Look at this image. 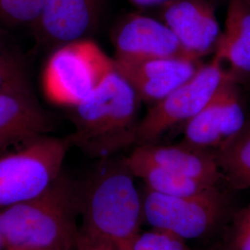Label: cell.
Here are the masks:
<instances>
[{
    "mask_svg": "<svg viewBox=\"0 0 250 250\" xmlns=\"http://www.w3.org/2000/svg\"><path fill=\"white\" fill-rule=\"evenodd\" d=\"M80 232L117 250H134L143 220L142 198L125 159L101 160L78 191Z\"/></svg>",
    "mask_w": 250,
    "mask_h": 250,
    "instance_id": "1",
    "label": "cell"
},
{
    "mask_svg": "<svg viewBox=\"0 0 250 250\" xmlns=\"http://www.w3.org/2000/svg\"><path fill=\"white\" fill-rule=\"evenodd\" d=\"M140 102L114 68L88 98L72 106L71 145L93 159L114 157L136 141Z\"/></svg>",
    "mask_w": 250,
    "mask_h": 250,
    "instance_id": "2",
    "label": "cell"
},
{
    "mask_svg": "<svg viewBox=\"0 0 250 250\" xmlns=\"http://www.w3.org/2000/svg\"><path fill=\"white\" fill-rule=\"evenodd\" d=\"M78 189L62 174L41 194L0 210L5 248L74 250L79 234Z\"/></svg>",
    "mask_w": 250,
    "mask_h": 250,
    "instance_id": "3",
    "label": "cell"
},
{
    "mask_svg": "<svg viewBox=\"0 0 250 250\" xmlns=\"http://www.w3.org/2000/svg\"><path fill=\"white\" fill-rule=\"evenodd\" d=\"M71 142L43 135L0 156V210L41 194L62 172Z\"/></svg>",
    "mask_w": 250,
    "mask_h": 250,
    "instance_id": "4",
    "label": "cell"
},
{
    "mask_svg": "<svg viewBox=\"0 0 250 250\" xmlns=\"http://www.w3.org/2000/svg\"><path fill=\"white\" fill-rule=\"evenodd\" d=\"M113 70V59L90 38L61 45L45 65V94L55 103L72 107L88 98Z\"/></svg>",
    "mask_w": 250,
    "mask_h": 250,
    "instance_id": "5",
    "label": "cell"
},
{
    "mask_svg": "<svg viewBox=\"0 0 250 250\" xmlns=\"http://www.w3.org/2000/svg\"><path fill=\"white\" fill-rule=\"evenodd\" d=\"M143 219L153 229L169 232L184 240L210 232L226 209V197L218 186L192 197H170L146 188L142 198Z\"/></svg>",
    "mask_w": 250,
    "mask_h": 250,
    "instance_id": "6",
    "label": "cell"
},
{
    "mask_svg": "<svg viewBox=\"0 0 250 250\" xmlns=\"http://www.w3.org/2000/svg\"><path fill=\"white\" fill-rule=\"evenodd\" d=\"M226 72L217 57L201 66L190 79L153 104L139 121L135 143L153 144L173 126L196 116L211 99Z\"/></svg>",
    "mask_w": 250,
    "mask_h": 250,
    "instance_id": "7",
    "label": "cell"
},
{
    "mask_svg": "<svg viewBox=\"0 0 250 250\" xmlns=\"http://www.w3.org/2000/svg\"><path fill=\"white\" fill-rule=\"evenodd\" d=\"M246 124L234 74L227 72L205 107L187 123L182 144L205 151L216 150L238 134Z\"/></svg>",
    "mask_w": 250,
    "mask_h": 250,
    "instance_id": "8",
    "label": "cell"
},
{
    "mask_svg": "<svg viewBox=\"0 0 250 250\" xmlns=\"http://www.w3.org/2000/svg\"><path fill=\"white\" fill-rule=\"evenodd\" d=\"M107 0H44L31 30L46 48L90 38L99 28Z\"/></svg>",
    "mask_w": 250,
    "mask_h": 250,
    "instance_id": "9",
    "label": "cell"
},
{
    "mask_svg": "<svg viewBox=\"0 0 250 250\" xmlns=\"http://www.w3.org/2000/svg\"><path fill=\"white\" fill-rule=\"evenodd\" d=\"M116 60L178 58L199 62L181 45L160 19L133 12L124 15L110 33Z\"/></svg>",
    "mask_w": 250,
    "mask_h": 250,
    "instance_id": "10",
    "label": "cell"
},
{
    "mask_svg": "<svg viewBox=\"0 0 250 250\" xmlns=\"http://www.w3.org/2000/svg\"><path fill=\"white\" fill-rule=\"evenodd\" d=\"M159 17L184 48L199 61L216 47L221 28L209 0H170L159 7Z\"/></svg>",
    "mask_w": 250,
    "mask_h": 250,
    "instance_id": "11",
    "label": "cell"
},
{
    "mask_svg": "<svg viewBox=\"0 0 250 250\" xmlns=\"http://www.w3.org/2000/svg\"><path fill=\"white\" fill-rule=\"evenodd\" d=\"M114 68L141 101L155 104L164 99L201 67L199 62L178 58L116 60Z\"/></svg>",
    "mask_w": 250,
    "mask_h": 250,
    "instance_id": "12",
    "label": "cell"
},
{
    "mask_svg": "<svg viewBox=\"0 0 250 250\" xmlns=\"http://www.w3.org/2000/svg\"><path fill=\"white\" fill-rule=\"evenodd\" d=\"M51 127L35 95L0 94V156L46 135Z\"/></svg>",
    "mask_w": 250,
    "mask_h": 250,
    "instance_id": "13",
    "label": "cell"
},
{
    "mask_svg": "<svg viewBox=\"0 0 250 250\" xmlns=\"http://www.w3.org/2000/svg\"><path fill=\"white\" fill-rule=\"evenodd\" d=\"M132 153L162 168L213 186H218L221 179L224 178L214 154L185 144L139 145Z\"/></svg>",
    "mask_w": 250,
    "mask_h": 250,
    "instance_id": "14",
    "label": "cell"
},
{
    "mask_svg": "<svg viewBox=\"0 0 250 250\" xmlns=\"http://www.w3.org/2000/svg\"><path fill=\"white\" fill-rule=\"evenodd\" d=\"M215 57L227 62L232 72L250 73V4L229 0L224 23L216 45Z\"/></svg>",
    "mask_w": 250,
    "mask_h": 250,
    "instance_id": "15",
    "label": "cell"
},
{
    "mask_svg": "<svg viewBox=\"0 0 250 250\" xmlns=\"http://www.w3.org/2000/svg\"><path fill=\"white\" fill-rule=\"evenodd\" d=\"M134 177L142 179L153 192L170 197H192L216 186L190 178L143 160L134 154L125 158Z\"/></svg>",
    "mask_w": 250,
    "mask_h": 250,
    "instance_id": "16",
    "label": "cell"
},
{
    "mask_svg": "<svg viewBox=\"0 0 250 250\" xmlns=\"http://www.w3.org/2000/svg\"><path fill=\"white\" fill-rule=\"evenodd\" d=\"M215 159L223 176L236 189H250V123L216 149Z\"/></svg>",
    "mask_w": 250,
    "mask_h": 250,
    "instance_id": "17",
    "label": "cell"
},
{
    "mask_svg": "<svg viewBox=\"0 0 250 250\" xmlns=\"http://www.w3.org/2000/svg\"><path fill=\"white\" fill-rule=\"evenodd\" d=\"M0 94L35 95L24 57L0 35Z\"/></svg>",
    "mask_w": 250,
    "mask_h": 250,
    "instance_id": "18",
    "label": "cell"
},
{
    "mask_svg": "<svg viewBox=\"0 0 250 250\" xmlns=\"http://www.w3.org/2000/svg\"><path fill=\"white\" fill-rule=\"evenodd\" d=\"M44 0H0V28L31 27Z\"/></svg>",
    "mask_w": 250,
    "mask_h": 250,
    "instance_id": "19",
    "label": "cell"
},
{
    "mask_svg": "<svg viewBox=\"0 0 250 250\" xmlns=\"http://www.w3.org/2000/svg\"><path fill=\"white\" fill-rule=\"evenodd\" d=\"M134 250H191L186 240L169 232L152 229L140 233Z\"/></svg>",
    "mask_w": 250,
    "mask_h": 250,
    "instance_id": "20",
    "label": "cell"
},
{
    "mask_svg": "<svg viewBox=\"0 0 250 250\" xmlns=\"http://www.w3.org/2000/svg\"><path fill=\"white\" fill-rule=\"evenodd\" d=\"M224 250H250V201L235 215Z\"/></svg>",
    "mask_w": 250,
    "mask_h": 250,
    "instance_id": "21",
    "label": "cell"
},
{
    "mask_svg": "<svg viewBox=\"0 0 250 250\" xmlns=\"http://www.w3.org/2000/svg\"><path fill=\"white\" fill-rule=\"evenodd\" d=\"M74 250H117L112 245L107 242L101 241L96 238H92L79 230L78 238Z\"/></svg>",
    "mask_w": 250,
    "mask_h": 250,
    "instance_id": "22",
    "label": "cell"
},
{
    "mask_svg": "<svg viewBox=\"0 0 250 250\" xmlns=\"http://www.w3.org/2000/svg\"><path fill=\"white\" fill-rule=\"evenodd\" d=\"M132 5L138 9H147V8H159L162 5L170 2V0H128Z\"/></svg>",
    "mask_w": 250,
    "mask_h": 250,
    "instance_id": "23",
    "label": "cell"
},
{
    "mask_svg": "<svg viewBox=\"0 0 250 250\" xmlns=\"http://www.w3.org/2000/svg\"><path fill=\"white\" fill-rule=\"evenodd\" d=\"M5 250H37L31 249H22V248H5Z\"/></svg>",
    "mask_w": 250,
    "mask_h": 250,
    "instance_id": "24",
    "label": "cell"
},
{
    "mask_svg": "<svg viewBox=\"0 0 250 250\" xmlns=\"http://www.w3.org/2000/svg\"><path fill=\"white\" fill-rule=\"evenodd\" d=\"M2 249H5V246H4V242H3V239H2L1 234H0V250Z\"/></svg>",
    "mask_w": 250,
    "mask_h": 250,
    "instance_id": "25",
    "label": "cell"
},
{
    "mask_svg": "<svg viewBox=\"0 0 250 250\" xmlns=\"http://www.w3.org/2000/svg\"><path fill=\"white\" fill-rule=\"evenodd\" d=\"M209 1H210V2H212V3H213V0H209Z\"/></svg>",
    "mask_w": 250,
    "mask_h": 250,
    "instance_id": "26",
    "label": "cell"
},
{
    "mask_svg": "<svg viewBox=\"0 0 250 250\" xmlns=\"http://www.w3.org/2000/svg\"><path fill=\"white\" fill-rule=\"evenodd\" d=\"M248 1H249V3L250 4V0H248Z\"/></svg>",
    "mask_w": 250,
    "mask_h": 250,
    "instance_id": "27",
    "label": "cell"
}]
</instances>
